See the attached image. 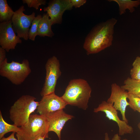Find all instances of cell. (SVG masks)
<instances>
[{
    "label": "cell",
    "mask_w": 140,
    "mask_h": 140,
    "mask_svg": "<svg viewBox=\"0 0 140 140\" xmlns=\"http://www.w3.org/2000/svg\"><path fill=\"white\" fill-rule=\"evenodd\" d=\"M128 92L115 83L111 85V93L107 102L113 104L114 108L120 111L121 114L122 120L128 123V120L125 114L127 107L129 106L128 101Z\"/></svg>",
    "instance_id": "cell-9"
},
{
    "label": "cell",
    "mask_w": 140,
    "mask_h": 140,
    "mask_svg": "<svg viewBox=\"0 0 140 140\" xmlns=\"http://www.w3.org/2000/svg\"><path fill=\"white\" fill-rule=\"evenodd\" d=\"M138 127L139 129L140 130V123H138Z\"/></svg>",
    "instance_id": "cell-30"
},
{
    "label": "cell",
    "mask_w": 140,
    "mask_h": 140,
    "mask_svg": "<svg viewBox=\"0 0 140 140\" xmlns=\"http://www.w3.org/2000/svg\"><path fill=\"white\" fill-rule=\"evenodd\" d=\"M45 138L42 137H40L36 138L34 140H45Z\"/></svg>",
    "instance_id": "cell-28"
},
{
    "label": "cell",
    "mask_w": 140,
    "mask_h": 140,
    "mask_svg": "<svg viewBox=\"0 0 140 140\" xmlns=\"http://www.w3.org/2000/svg\"><path fill=\"white\" fill-rule=\"evenodd\" d=\"M73 6L75 8L80 7L85 4L86 1V0H70Z\"/></svg>",
    "instance_id": "cell-23"
},
{
    "label": "cell",
    "mask_w": 140,
    "mask_h": 140,
    "mask_svg": "<svg viewBox=\"0 0 140 140\" xmlns=\"http://www.w3.org/2000/svg\"><path fill=\"white\" fill-rule=\"evenodd\" d=\"M42 18L41 15H38L32 21L28 33L29 39L32 41H34L35 37L37 35L38 25Z\"/></svg>",
    "instance_id": "cell-19"
},
{
    "label": "cell",
    "mask_w": 140,
    "mask_h": 140,
    "mask_svg": "<svg viewBox=\"0 0 140 140\" xmlns=\"http://www.w3.org/2000/svg\"></svg>",
    "instance_id": "cell-31"
},
{
    "label": "cell",
    "mask_w": 140,
    "mask_h": 140,
    "mask_svg": "<svg viewBox=\"0 0 140 140\" xmlns=\"http://www.w3.org/2000/svg\"><path fill=\"white\" fill-rule=\"evenodd\" d=\"M52 22L48 15L44 13L38 25L37 35L40 37L45 36L51 37L54 35L52 31Z\"/></svg>",
    "instance_id": "cell-14"
},
{
    "label": "cell",
    "mask_w": 140,
    "mask_h": 140,
    "mask_svg": "<svg viewBox=\"0 0 140 140\" xmlns=\"http://www.w3.org/2000/svg\"><path fill=\"white\" fill-rule=\"evenodd\" d=\"M15 133V132H13L8 137H4L1 139H0V140H18L15 137L14 135Z\"/></svg>",
    "instance_id": "cell-25"
},
{
    "label": "cell",
    "mask_w": 140,
    "mask_h": 140,
    "mask_svg": "<svg viewBox=\"0 0 140 140\" xmlns=\"http://www.w3.org/2000/svg\"><path fill=\"white\" fill-rule=\"evenodd\" d=\"M137 95L138 96L140 97V93H138L136 94H135Z\"/></svg>",
    "instance_id": "cell-29"
},
{
    "label": "cell",
    "mask_w": 140,
    "mask_h": 140,
    "mask_svg": "<svg viewBox=\"0 0 140 140\" xmlns=\"http://www.w3.org/2000/svg\"></svg>",
    "instance_id": "cell-32"
},
{
    "label": "cell",
    "mask_w": 140,
    "mask_h": 140,
    "mask_svg": "<svg viewBox=\"0 0 140 140\" xmlns=\"http://www.w3.org/2000/svg\"><path fill=\"white\" fill-rule=\"evenodd\" d=\"M12 8L6 0H0V21L3 23L11 20L14 14Z\"/></svg>",
    "instance_id": "cell-16"
},
{
    "label": "cell",
    "mask_w": 140,
    "mask_h": 140,
    "mask_svg": "<svg viewBox=\"0 0 140 140\" xmlns=\"http://www.w3.org/2000/svg\"><path fill=\"white\" fill-rule=\"evenodd\" d=\"M67 104L61 97L55 93L42 97L39 102L37 112L40 115H45L49 113L63 109Z\"/></svg>",
    "instance_id": "cell-11"
},
{
    "label": "cell",
    "mask_w": 140,
    "mask_h": 140,
    "mask_svg": "<svg viewBox=\"0 0 140 140\" xmlns=\"http://www.w3.org/2000/svg\"><path fill=\"white\" fill-rule=\"evenodd\" d=\"M121 87L128 92L134 94L140 93V81L128 77L124 80Z\"/></svg>",
    "instance_id": "cell-18"
},
{
    "label": "cell",
    "mask_w": 140,
    "mask_h": 140,
    "mask_svg": "<svg viewBox=\"0 0 140 140\" xmlns=\"http://www.w3.org/2000/svg\"><path fill=\"white\" fill-rule=\"evenodd\" d=\"M108 1L115 2L118 4L119 14L121 15L124 14L127 9L129 10L130 12H133L135 10L134 8L137 7L140 5V0H109Z\"/></svg>",
    "instance_id": "cell-15"
},
{
    "label": "cell",
    "mask_w": 140,
    "mask_h": 140,
    "mask_svg": "<svg viewBox=\"0 0 140 140\" xmlns=\"http://www.w3.org/2000/svg\"><path fill=\"white\" fill-rule=\"evenodd\" d=\"M28 60L24 59L22 63L12 61L8 62L6 58L0 65V75L8 79L13 84L20 85L31 72Z\"/></svg>",
    "instance_id": "cell-5"
},
{
    "label": "cell",
    "mask_w": 140,
    "mask_h": 140,
    "mask_svg": "<svg viewBox=\"0 0 140 140\" xmlns=\"http://www.w3.org/2000/svg\"><path fill=\"white\" fill-rule=\"evenodd\" d=\"M93 111L95 113L99 112H104L106 117L109 120L116 122L118 127L119 136L131 134L133 132V128L125 121L120 119L118 115V112L113 107V104L107 101H103L97 107L94 109Z\"/></svg>",
    "instance_id": "cell-8"
},
{
    "label": "cell",
    "mask_w": 140,
    "mask_h": 140,
    "mask_svg": "<svg viewBox=\"0 0 140 140\" xmlns=\"http://www.w3.org/2000/svg\"><path fill=\"white\" fill-rule=\"evenodd\" d=\"M48 124V132L53 131L61 140V132L66 122L74 116L66 113L61 109L49 113L45 115Z\"/></svg>",
    "instance_id": "cell-13"
},
{
    "label": "cell",
    "mask_w": 140,
    "mask_h": 140,
    "mask_svg": "<svg viewBox=\"0 0 140 140\" xmlns=\"http://www.w3.org/2000/svg\"><path fill=\"white\" fill-rule=\"evenodd\" d=\"M23 4H26L29 7H33L37 10L39 6L46 4V1L44 0H23Z\"/></svg>",
    "instance_id": "cell-22"
},
{
    "label": "cell",
    "mask_w": 140,
    "mask_h": 140,
    "mask_svg": "<svg viewBox=\"0 0 140 140\" xmlns=\"http://www.w3.org/2000/svg\"><path fill=\"white\" fill-rule=\"evenodd\" d=\"M128 99L129 107L134 111L140 113V97L135 94L128 92Z\"/></svg>",
    "instance_id": "cell-20"
},
{
    "label": "cell",
    "mask_w": 140,
    "mask_h": 140,
    "mask_svg": "<svg viewBox=\"0 0 140 140\" xmlns=\"http://www.w3.org/2000/svg\"><path fill=\"white\" fill-rule=\"evenodd\" d=\"M104 140H110L108 134L107 132L105 134Z\"/></svg>",
    "instance_id": "cell-27"
},
{
    "label": "cell",
    "mask_w": 140,
    "mask_h": 140,
    "mask_svg": "<svg viewBox=\"0 0 140 140\" xmlns=\"http://www.w3.org/2000/svg\"><path fill=\"white\" fill-rule=\"evenodd\" d=\"M24 6H21L15 11L11 19L12 27L15 32L19 38L27 40L29 39V32L33 20L35 17V13L33 12L29 15L24 14Z\"/></svg>",
    "instance_id": "cell-7"
},
{
    "label": "cell",
    "mask_w": 140,
    "mask_h": 140,
    "mask_svg": "<svg viewBox=\"0 0 140 140\" xmlns=\"http://www.w3.org/2000/svg\"><path fill=\"white\" fill-rule=\"evenodd\" d=\"M36 98L29 95H23L12 106L9 110V117L14 124L18 127L28 123L31 114L37 109L39 102Z\"/></svg>",
    "instance_id": "cell-3"
},
{
    "label": "cell",
    "mask_w": 140,
    "mask_h": 140,
    "mask_svg": "<svg viewBox=\"0 0 140 140\" xmlns=\"http://www.w3.org/2000/svg\"></svg>",
    "instance_id": "cell-33"
},
{
    "label": "cell",
    "mask_w": 140,
    "mask_h": 140,
    "mask_svg": "<svg viewBox=\"0 0 140 140\" xmlns=\"http://www.w3.org/2000/svg\"><path fill=\"white\" fill-rule=\"evenodd\" d=\"M5 50L1 47H0V65L4 61L6 58Z\"/></svg>",
    "instance_id": "cell-24"
},
{
    "label": "cell",
    "mask_w": 140,
    "mask_h": 140,
    "mask_svg": "<svg viewBox=\"0 0 140 140\" xmlns=\"http://www.w3.org/2000/svg\"><path fill=\"white\" fill-rule=\"evenodd\" d=\"M130 74L131 79L140 81V57H136L132 64Z\"/></svg>",
    "instance_id": "cell-21"
},
{
    "label": "cell",
    "mask_w": 140,
    "mask_h": 140,
    "mask_svg": "<svg viewBox=\"0 0 140 140\" xmlns=\"http://www.w3.org/2000/svg\"><path fill=\"white\" fill-rule=\"evenodd\" d=\"M48 126L45 116L36 114L31 115L26 125L20 127L16 133L18 140H34L41 137L48 138Z\"/></svg>",
    "instance_id": "cell-4"
},
{
    "label": "cell",
    "mask_w": 140,
    "mask_h": 140,
    "mask_svg": "<svg viewBox=\"0 0 140 140\" xmlns=\"http://www.w3.org/2000/svg\"><path fill=\"white\" fill-rule=\"evenodd\" d=\"M48 4L43 10L50 17L52 25L61 24L64 12L66 10H71L73 6L70 0H51Z\"/></svg>",
    "instance_id": "cell-12"
},
{
    "label": "cell",
    "mask_w": 140,
    "mask_h": 140,
    "mask_svg": "<svg viewBox=\"0 0 140 140\" xmlns=\"http://www.w3.org/2000/svg\"><path fill=\"white\" fill-rule=\"evenodd\" d=\"M92 91L86 80L82 79H75L70 80L64 94L61 97L67 105L86 110L88 107Z\"/></svg>",
    "instance_id": "cell-2"
},
{
    "label": "cell",
    "mask_w": 140,
    "mask_h": 140,
    "mask_svg": "<svg viewBox=\"0 0 140 140\" xmlns=\"http://www.w3.org/2000/svg\"><path fill=\"white\" fill-rule=\"evenodd\" d=\"M45 68L46 75L45 81L40 93L42 97L55 93L57 80L61 74L60 62L55 56L48 59Z\"/></svg>",
    "instance_id": "cell-6"
},
{
    "label": "cell",
    "mask_w": 140,
    "mask_h": 140,
    "mask_svg": "<svg viewBox=\"0 0 140 140\" xmlns=\"http://www.w3.org/2000/svg\"><path fill=\"white\" fill-rule=\"evenodd\" d=\"M13 29L11 20L0 23V45L7 52L14 50L22 40L16 35Z\"/></svg>",
    "instance_id": "cell-10"
},
{
    "label": "cell",
    "mask_w": 140,
    "mask_h": 140,
    "mask_svg": "<svg viewBox=\"0 0 140 140\" xmlns=\"http://www.w3.org/2000/svg\"><path fill=\"white\" fill-rule=\"evenodd\" d=\"M117 22L112 18L95 26L86 38L83 46L88 55L97 53L112 44L114 27Z\"/></svg>",
    "instance_id": "cell-1"
},
{
    "label": "cell",
    "mask_w": 140,
    "mask_h": 140,
    "mask_svg": "<svg viewBox=\"0 0 140 140\" xmlns=\"http://www.w3.org/2000/svg\"><path fill=\"white\" fill-rule=\"evenodd\" d=\"M20 130V127L16 125L10 124L6 122L4 120L0 111V139L4 137L6 133L10 132L17 133Z\"/></svg>",
    "instance_id": "cell-17"
},
{
    "label": "cell",
    "mask_w": 140,
    "mask_h": 140,
    "mask_svg": "<svg viewBox=\"0 0 140 140\" xmlns=\"http://www.w3.org/2000/svg\"><path fill=\"white\" fill-rule=\"evenodd\" d=\"M111 140H128V139L125 138L121 140L120 136L118 134H117L114 135Z\"/></svg>",
    "instance_id": "cell-26"
}]
</instances>
